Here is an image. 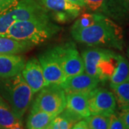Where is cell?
<instances>
[{
	"mask_svg": "<svg viewBox=\"0 0 129 129\" xmlns=\"http://www.w3.org/2000/svg\"><path fill=\"white\" fill-rule=\"evenodd\" d=\"M19 0H0V13H2L15 5Z\"/></svg>",
	"mask_w": 129,
	"mask_h": 129,
	"instance_id": "484cf974",
	"label": "cell"
},
{
	"mask_svg": "<svg viewBox=\"0 0 129 129\" xmlns=\"http://www.w3.org/2000/svg\"><path fill=\"white\" fill-rule=\"evenodd\" d=\"M85 7L120 25L129 24V3L123 0H85Z\"/></svg>",
	"mask_w": 129,
	"mask_h": 129,
	"instance_id": "8992f818",
	"label": "cell"
},
{
	"mask_svg": "<svg viewBox=\"0 0 129 129\" xmlns=\"http://www.w3.org/2000/svg\"><path fill=\"white\" fill-rule=\"evenodd\" d=\"M0 98H1V96H0Z\"/></svg>",
	"mask_w": 129,
	"mask_h": 129,
	"instance_id": "1f68e13d",
	"label": "cell"
},
{
	"mask_svg": "<svg viewBox=\"0 0 129 129\" xmlns=\"http://www.w3.org/2000/svg\"><path fill=\"white\" fill-rule=\"evenodd\" d=\"M14 22V19L8 10L0 13V37H6L9 28Z\"/></svg>",
	"mask_w": 129,
	"mask_h": 129,
	"instance_id": "cb8c5ba5",
	"label": "cell"
},
{
	"mask_svg": "<svg viewBox=\"0 0 129 129\" xmlns=\"http://www.w3.org/2000/svg\"><path fill=\"white\" fill-rule=\"evenodd\" d=\"M123 1H125V2H128L129 3V0H123Z\"/></svg>",
	"mask_w": 129,
	"mask_h": 129,
	"instance_id": "4dcf8cb0",
	"label": "cell"
},
{
	"mask_svg": "<svg viewBox=\"0 0 129 129\" xmlns=\"http://www.w3.org/2000/svg\"><path fill=\"white\" fill-rule=\"evenodd\" d=\"M118 54L109 48L93 47L82 52L85 72L101 83L109 80L117 64Z\"/></svg>",
	"mask_w": 129,
	"mask_h": 129,
	"instance_id": "277c9868",
	"label": "cell"
},
{
	"mask_svg": "<svg viewBox=\"0 0 129 129\" xmlns=\"http://www.w3.org/2000/svg\"><path fill=\"white\" fill-rule=\"evenodd\" d=\"M50 16L58 23H67L78 17L82 7L68 0H37Z\"/></svg>",
	"mask_w": 129,
	"mask_h": 129,
	"instance_id": "ba28073f",
	"label": "cell"
},
{
	"mask_svg": "<svg viewBox=\"0 0 129 129\" xmlns=\"http://www.w3.org/2000/svg\"><path fill=\"white\" fill-rule=\"evenodd\" d=\"M44 78L47 83L60 84L67 78L62 70L57 47L47 50L39 55Z\"/></svg>",
	"mask_w": 129,
	"mask_h": 129,
	"instance_id": "52a82bcc",
	"label": "cell"
},
{
	"mask_svg": "<svg viewBox=\"0 0 129 129\" xmlns=\"http://www.w3.org/2000/svg\"><path fill=\"white\" fill-rule=\"evenodd\" d=\"M0 92L15 115L22 120L34 94L21 73L10 78H0Z\"/></svg>",
	"mask_w": 129,
	"mask_h": 129,
	"instance_id": "3957f363",
	"label": "cell"
},
{
	"mask_svg": "<svg viewBox=\"0 0 129 129\" xmlns=\"http://www.w3.org/2000/svg\"><path fill=\"white\" fill-rule=\"evenodd\" d=\"M22 120L19 118L12 110L9 103L1 97L0 98V128H23Z\"/></svg>",
	"mask_w": 129,
	"mask_h": 129,
	"instance_id": "2e32d148",
	"label": "cell"
},
{
	"mask_svg": "<svg viewBox=\"0 0 129 129\" xmlns=\"http://www.w3.org/2000/svg\"><path fill=\"white\" fill-rule=\"evenodd\" d=\"M66 108L73 111L83 118L90 115L88 104V93L70 92L66 93Z\"/></svg>",
	"mask_w": 129,
	"mask_h": 129,
	"instance_id": "9a60e30c",
	"label": "cell"
},
{
	"mask_svg": "<svg viewBox=\"0 0 129 129\" xmlns=\"http://www.w3.org/2000/svg\"><path fill=\"white\" fill-rule=\"evenodd\" d=\"M72 128L73 129H89L88 128V125L87 121L85 120V118L81 119L76 122L75 124L73 125Z\"/></svg>",
	"mask_w": 129,
	"mask_h": 129,
	"instance_id": "83f0119b",
	"label": "cell"
},
{
	"mask_svg": "<svg viewBox=\"0 0 129 129\" xmlns=\"http://www.w3.org/2000/svg\"><path fill=\"white\" fill-rule=\"evenodd\" d=\"M57 115L31 108L28 115L26 128L29 129H44L47 128L52 120Z\"/></svg>",
	"mask_w": 129,
	"mask_h": 129,
	"instance_id": "ffe728a7",
	"label": "cell"
},
{
	"mask_svg": "<svg viewBox=\"0 0 129 129\" xmlns=\"http://www.w3.org/2000/svg\"><path fill=\"white\" fill-rule=\"evenodd\" d=\"M25 62L23 55L0 54V78H10L20 73Z\"/></svg>",
	"mask_w": 129,
	"mask_h": 129,
	"instance_id": "5bb4252c",
	"label": "cell"
},
{
	"mask_svg": "<svg viewBox=\"0 0 129 129\" xmlns=\"http://www.w3.org/2000/svg\"><path fill=\"white\" fill-rule=\"evenodd\" d=\"M66 107V93L60 84H49L39 91L32 109L57 115Z\"/></svg>",
	"mask_w": 129,
	"mask_h": 129,
	"instance_id": "5b68a950",
	"label": "cell"
},
{
	"mask_svg": "<svg viewBox=\"0 0 129 129\" xmlns=\"http://www.w3.org/2000/svg\"><path fill=\"white\" fill-rule=\"evenodd\" d=\"M104 17L106 16L97 14V13H93V12L83 13L74 22L71 27V30L80 29H84V28L88 27L90 26H92L94 24L103 19L104 18Z\"/></svg>",
	"mask_w": 129,
	"mask_h": 129,
	"instance_id": "7402d4cb",
	"label": "cell"
},
{
	"mask_svg": "<svg viewBox=\"0 0 129 129\" xmlns=\"http://www.w3.org/2000/svg\"><path fill=\"white\" fill-rule=\"evenodd\" d=\"M21 74L28 86L31 88L33 94L38 92L48 85L44 78L40 63L37 58L34 57L26 62Z\"/></svg>",
	"mask_w": 129,
	"mask_h": 129,
	"instance_id": "4fadbf2b",
	"label": "cell"
},
{
	"mask_svg": "<svg viewBox=\"0 0 129 129\" xmlns=\"http://www.w3.org/2000/svg\"><path fill=\"white\" fill-rule=\"evenodd\" d=\"M60 31V26L52 22L48 15L29 20L14 22L9 28L6 37L29 42L37 45L49 40Z\"/></svg>",
	"mask_w": 129,
	"mask_h": 129,
	"instance_id": "7a4b0ae2",
	"label": "cell"
},
{
	"mask_svg": "<svg viewBox=\"0 0 129 129\" xmlns=\"http://www.w3.org/2000/svg\"><path fill=\"white\" fill-rule=\"evenodd\" d=\"M118 115L123 121L126 129H129V109L121 110Z\"/></svg>",
	"mask_w": 129,
	"mask_h": 129,
	"instance_id": "4316f807",
	"label": "cell"
},
{
	"mask_svg": "<svg viewBox=\"0 0 129 129\" xmlns=\"http://www.w3.org/2000/svg\"><path fill=\"white\" fill-rule=\"evenodd\" d=\"M68 1L80 7H85V0H68Z\"/></svg>",
	"mask_w": 129,
	"mask_h": 129,
	"instance_id": "f1b7e54d",
	"label": "cell"
},
{
	"mask_svg": "<svg viewBox=\"0 0 129 129\" xmlns=\"http://www.w3.org/2000/svg\"><path fill=\"white\" fill-rule=\"evenodd\" d=\"M35 45L7 37H0V54L20 55L31 50Z\"/></svg>",
	"mask_w": 129,
	"mask_h": 129,
	"instance_id": "e0dca14e",
	"label": "cell"
},
{
	"mask_svg": "<svg viewBox=\"0 0 129 129\" xmlns=\"http://www.w3.org/2000/svg\"><path fill=\"white\" fill-rule=\"evenodd\" d=\"M71 35L75 41L88 46L112 48L120 51L123 50L122 27L107 17L88 27L71 30Z\"/></svg>",
	"mask_w": 129,
	"mask_h": 129,
	"instance_id": "6da1fadb",
	"label": "cell"
},
{
	"mask_svg": "<svg viewBox=\"0 0 129 129\" xmlns=\"http://www.w3.org/2000/svg\"><path fill=\"white\" fill-rule=\"evenodd\" d=\"M109 80L111 89L129 80V61L124 56L118 54L117 64Z\"/></svg>",
	"mask_w": 129,
	"mask_h": 129,
	"instance_id": "d6986e66",
	"label": "cell"
},
{
	"mask_svg": "<svg viewBox=\"0 0 129 129\" xmlns=\"http://www.w3.org/2000/svg\"><path fill=\"white\" fill-rule=\"evenodd\" d=\"M127 57H128V60L129 61V46L127 48Z\"/></svg>",
	"mask_w": 129,
	"mask_h": 129,
	"instance_id": "f546056e",
	"label": "cell"
},
{
	"mask_svg": "<svg viewBox=\"0 0 129 129\" xmlns=\"http://www.w3.org/2000/svg\"><path fill=\"white\" fill-rule=\"evenodd\" d=\"M7 10L15 22L29 20L49 15L47 11L37 0H19Z\"/></svg>",
	"mask_w": 129,
	"mask_h": 129,
	"instance_id": "8fae6325",
	"label": "cell"
},
{
	"mask_svg": "<svg viewBox=\"0 0 129 129\" xmlns=\"http://www.w3.org/2000/svg\"><path fill=\"white\" fill-rule=\"evenodd\" d=\"M100 80L92 75L83 72L76 75L68 77L60 85L65 93L86 92L89 93L100 84Z\"/></svg>",
	"mask_w": 129,
	"mask_h": 129,
	"instance_id": "7c38bea8",
	"label": "cell"
},
{
	"mask_svg": "<svg viewBox=\"0 0 129 129\" xmlns=\"http://www.w3.org/2000/svg\"><path fill=\"white\" fill-rule=\"evenodd\" d=\"M88 104L91 115L108 116L116 112L117 103L115 95L105 88L97 87L89 92Z\"/></svg>",
	"mask_w": 129,
	"mask_h": 129,
	"instance_id": "9c48e42d",
	"label": "cell"
},
{
	"mask_svg": "<svg viewBox=\"0 0 129 129\" xmlns=\"http://www.w3.org/2000/svg\"><path fill=\"white\" fill-rule=\"evenodd\" d=\"M110 129H126L123 121L120 118L118 114H116V112L108 115Z\"/></svg>",
	"mask_w": 129,
	"mask_h": 129,
	"instance_id": "d4e9b609",
	"label": "cell"
},
{
	"mask_svg": "<svg viewBox=\"0 0 129 129\" xmlns=\"http://www.w3.org/2000/svg\"><path fill=\"white\" fill-rule=\"evenodd\" d=\"M81 119H83L81 116L65 108L51 121L50 124L47 125V129L72 128L73 125Z\"/></svg>",
	"mask_w": 129,
	"mask_h": 129,
	"instance_id": "ac0fdd59",
	"label": "cell"
},
{
	"mask_svg": "<svg viewBox=\"0 0 129 129\" xmlns=\"http://www.w3.org/2000/svg\"><path fill=\"white\" fill-rule=\"evenodd\" d=\"M117 105L120 110L129 109V80L113 88Z\"/></svg>",
	"mask_w": 129,
	"mask_h": 129,
	"instance_id": "44dd1931",
	"label": "cell"
},
{
	"mask_svg": "<svg viewBox=\"0 0 129 129\" xmlns=\"http://www.w3.org/2000/svg\"><path fill=\"white\" fill-rule=\"evenodd\" d=\"M88 128L90 129H108L109 126L108 117L104 115H90L85 118Z\"/></svg>",
	"mask_w": 129,
	"mask_h": 129,
	"instance_id": "603a6c76",
	"label": "cell"
},
{
	"mask_svg": "<svg viewBox=\"0 0 129 129\" xmlns=\"http://www.w3.org/2000/svg\"><path fill=\"white\" fill-rule=\"evenodd\" d=\"M60 62L66 77H71L85 72L84 62L73 42L57 46Z\"/></svg>",
	"mask_w": 129,
	"mask_h": 129,
	"instance_id": "30bf717a",
	"label": "cell"
}]
</instances>
